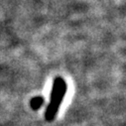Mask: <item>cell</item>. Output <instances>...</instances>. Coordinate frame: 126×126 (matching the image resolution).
Here are the masks:
<instances>
[{
    "label": "cell",
    "mask_w": 126,
    "mask_h": 126,
    "mask_svg": "<svg viewBox=\"0 0 126 126\" xmlns=\"http://www.w3.org/2000/svg\"><path fill=\"white\" fill-rule=\"evenodd\" d=\"M67 92V83L63 78H56L53 82V87L51 91L50 102L45 111V119L49 122L55 120L61 103L63 102Z\"/></svg>",
    "instance_id": "obj_1"
},
{
    "label": "cell",
    "mask_w": 126,
    "mask_h": 126,
    "mask_svg": "<svg viewBox=\"0 0 126 126\" xmlns=\"http://www.w3.org/2000/svg\"><path fill=\"white\" fill-rule=\"evenodd\" d=\"M43 102H44L43 97H35V98L32 99V101H31L30 104H31V106H32L33 109H38L43 105Z\"/></svg>",
    "instance_id": "obj_2"
}]
</instances>
